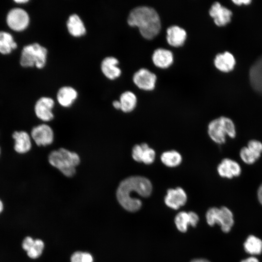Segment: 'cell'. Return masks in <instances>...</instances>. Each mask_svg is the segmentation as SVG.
Returning <instances> with one entry per match:
<instances>
[{
	"mask_svg": "<svg viewBox=\"0 0 262 262\" xmlns=\"http://www.w3.org/2000/svg\"><path fill=\"white\" fill-rule=\"evenodd\" d=\"M152 186L147 178L133 176L128 177L119 183L116 192V196L120 205L126 210L135 212L141 207L142 201L134 196L146 197L149 196Z\"/></svg>",
	"mask_w": 262,
	"mask_h": 262,
	"instance_id": "1",
	"label": "cell"
},
{
	"mask_svg": "<svg viewBox=\"0 0 262 262\" xmlns=\"http://www.w3.org/2000/svg\"><path fill=\"white\" fill-rule=\"evenodd\" d=\"M127 22L131 26L137 27L141 34L147 39L156 36L161 28L158 13L148 6H141L133 8L128 16Z\"/></svg>",
	"mask_w": 262,
	"mask_h": 262,
	"instance_id": "2",
	"label": "cell"
},
{
	"mask_svg": "<svg viewBox=\"0 0 262 262\" xmlns=\"http://www.w3.org/2000/svg\"><path fill=\"white\" fill-rule=\"evenodd\" d=\"M48 161L52 166L69 178L75 175L76 168L80 163V158L77 153L61 147L51 151L49 155Z\"/></svg>",
	"mask_w": 262,
	"mask_h": 262,
	"instance_id": "3",
	"label": "cell"
},
{
	"mask_svg": "<svg viewBox=\"0 0 262 262\" xmlns=\"http://www.w3.org/2000/svg\"><path fill=\"white\" fill-rule=\"evenodd\" d=\"M47 55L48 50L45 47L37 43H33L23 48L20 63L25 67L35 66L42 68L46 65Z\"/></svg>",
	"mask_w": 262,
	"mask_h": 262,
	"instance_id": "4",
	"label": "cell"
},
{
	"mask_svg": "<svg viewBox=\"0 0 262 262\" xmlns=\"http://www.w3.org/2000/svg\"><path fill=\"white\" fill-rule=\"evenodd\" d=\"M208 132L213 141L217 144H223L226 135L233 138L236 136L235 127L229 118L221 116L211 121L208 125Z\"/></svg>",
	"mask_w": 262,
	"mask_h": 262,
	"instance_id": "5",
	"label": "cell"
},
{
	"mask_svg": "<svg viewBox=\"0 0 262 262\" xmlns=\"http://www.w3.org/2000/svg\"><path fill=\"white\" fill-rule=\"evenodd\" d=\"M206 219L209 225L213 226L217 224L220 226L221 230L225 233L229 232L234 224L232 212L225 206L220 208H210L206 212Z\"/></svg>",
	"mask_w": 262,
	"mask_h": 262,
	"instance_id": "6",
	"label": "cell"
},
{
	"mask_svg": "<svg viewBox=\"0 0 262 262\" xmlns=\"http://www.w3.org/2000/svg\"><path fill=\"white\" fill-rule=\"evenodd\" d=\"M8 26L15 31H22L26 29L30 23V17L27 12L19 8L11 10L6 17Z\"/></svg>",
	"mask_w": 262,
	"mask_h": 262,
	"instance_id": "7",
	"label": "cell"
},
{
	"mask_svg": "<svg viewBox=\"0 0 262 262\" xmlns=\"http://www.w3.org/2000/svg\"><path fill=\"white\" fill-rule=\"evenodd\" d=\"M31 136L35 144L38 146L49 145L53 141V130L49 125L42 124L33 127Z\"/></svg>",
	"mask_w": 262,
	"mask_h": 262,
	"instance_id": "8",
	"label": "cell"
},
{
	"mask_svg": "<svg viewBox=\"0 0 262 262\" xmlns=\"http://www.w3.org/2000/svg\"><path fill=\"white\" fill-rule=\"evenodd\" d=\"M156 75L149 70L142 68L133 75V81L139 88L145 90H152L155 86Z\"/></svg>",
	"mask_w": 262,
	"mask_h": 262,
	"instance_id": "9",
	"label": "cell"
},
{
	"mask_svg": "<svg viewBox=\"0 0 262 262\" xmlns=\"http://www.w3.org/2000/svg\"><path fill=\"white\" fill-rule=\"evenodd\" d=\"M54 106V101L52 98L47 97L40 98L34 105L36 116L43 121L51 120L54 117L52 111Z\"/></svg>",
	"mask_w": 262,
	"mask_h": 262,
	"instance_id": "10",
	"label": "cell"
},
{
	"mask_svg": "<svg viewBox=\"0 0 262 262\" xmlns=\"http://www.w3.org/2000/svg\"><path fill=\"white\" fill-rule=\"evenodd\" d=\"M187 196L184 190L181 187L169 189L164 197V202L167 206L174 210H177L184 205Z\"/></svg>",
	"mask_w": 262,
	"mask_h": 262,
	"instance_id": "11",
	"label": "cell"
},
{
	"mask_svg": "<svg viewBox=\"0 0 262 262\" xmlns=\"http://www.w3.org/2000/svg\"><path fill=\"white\" fill-rule=\"evenodd\" d=\"M209 14L213 18L215 24L218 26H223L231 20L232 12L218 2H215L212 5Z\"/></svg>",
	"mask_w": 262,
	"mask_h": 262,
	"instance_id": "12",
	"label": "cell"
},
{
	"mask_svg": "<svg viewBox=\"0 0 262 262\" xmlns=\"http://www.w3.org/2000/svg\"><path fill=\"white\" fill-rule=\"evenodd\" d=\"M199 221L198 215L194 212H179L175 216L174 222L177 229L181 232H185L190 225L196 227Z\"/></svg>",
	"mask_w": 262,
	"mask_h": 262,
	"instance_id": "13",
	"label": "cell"
},
{
	"mask_svg": "<svg viewBox=\"0 0 262 262\" xmlns=\"http://www.w3.org/2000/svg\"><path fill=\"white\" fill-rule=\"evenodd\" d=\"M217 169L221 177L228 179L238 177L241 173V168L238 163L229 158L222 160Z\"/></svg>",
	"mask_w": 262,
	"mask_h": 262,
	"instance_id": "14",
	"label": "cell"
},
{
	"mask_svg": "<svg viewBox=\"0 0 262 262\" xmlns=\"http://www.w3.org/2000/svg\"><path fill=\"white\" fill-rule=\"evenodd\" d=\"M118 63V60L115 57L108 56L104 58L100 65L103 74L111 80L118 78L121 74L120 68L117 66Z\"/></svg>",
	"mask_w": 262,
	"mask_h": 262,
	"instance_id": "15",
	"label": "cell"
},
{
	"mask_svg": "<svg viewBox=\"0 0 262 262\" xmlns=\"http://www.w3.org/2000/svg\"><path fill=\"white\" fill-rule=\"evenodd\" d=\"M15 140L14 148L18 153L24 154L29 151L32 147L31 138L25 131H15L12 134Z\"/></svg>",
	"mask_w": 262,
	"mask_h": 262,
	"instance_id": "16",
	"label": "cell"
},
{
	"mask_svg": "<svg viewBox=\"0 0 262 262\" xmlns=\"http://www.w3.org/2000/svg\"><path fill=\"white\" fill-rule=\"evenodd\" d=\"M187 33L184 29L177 26L172 25L166 30V40L168 43L175 47H180L186 40Z\"/></svg>",
	"mask_w": 262,
	"mask_h": 262,
	"instance_id": "17",
	"label": "cell"
},
{
	"mask_svg": "<svg viewBox=\"0 0 262 262\" xmlns=\"http://www.w3.org/2000/svg\"><path fill=\"white\" fill-rule=\"evenodd\" d=\"M152 60L156 66L165 68L172 64L173 54L169 50L159 48L154 50L152 56Z\"/></svg>",
	"mask_w": 262,
	"mask_h": 262,
	"instance_id": "18",
	"label": "cell"
},
{
	"mask_svg": "<svg viewBox=\"0 0 262 262\" xmlns=\"http://www.w3.org/2000/svg\"><path fill=\"white\" fill-rule=\"evenodd\" d=\"M66 27L69 34L75 37L83 36L86 32L84 23L76 14H72L68 17Z\"/></svg>",
	"mask_w": 262,
	"mask_h": 262,
	"instance_id": "19",
	"label": "cell"
},
{
	"mask_svg": "<svg viewBox=\"0 0 262 262\" xmlns=\"http://www.w3.org/2000/svg\"><path fill=\"white\" fill-rule=\"evenodd\" d=\"M56 96L57 101L60 105L64 107H69L77 98L78 92L72 87L65 86L59 89Z\"/></svg>",
	"mask_w": 262,
	"mask_h": 262,
	"instance_id": "20",
	"label": "cell"
},
{
	"mask_svg": "<svg viewBox=\"0 0 262 262\" xmlns=\"http://www.w3.org/2000/svg\"><path fill=\"white\" fill-rule=\"evenodd\" d=\"M249 78L253 88L262 94V57L252 66L249 71Z\"/></svg>",
	"mask_w": 262,
	"mask_h": 262,
	"instance_id": "21",
	"label": "cell"
},
{
	"mask_svg": "<svg viewBox=\"0 0 262 262\" xmlns=\"http://www.w3.org/2000/svg\"><path fill=\"white\" fill-rule=\"evenodd\" d=\"M214 64L218 70L224 72H228L234 68L235 60L232 54L226 51L216 55Z\"/></svg>",
	"mask_w": 262,
	"mask_h": 262,
	"instance_id": "22",
	"label": "cell"
},
{
	"mask_svg": "<svg viewBox=\"0 0 262 262\" xmlns=\"http://www.w3.org/2000/svg\"><path fill=\"white\" fill-rule=\"evenodd\" d=\"M120 110L125 113L133 110L136 105L137 98L135 95L131 91H126L120 96Z\"/></svg>",
	"mask_w": 262,
	"mask_h": 262,
	"instance_id": "23",
	"label": "cell"
},
{
	"mask_svg": "<svg viewBox=\"0 0 262 262\" xmlns=\"http://www.w3.org/2000/svg\"><path fill=\"white\" fill-rule=\"evenodd\" d=\"M244 247L249 254L259 255L262 252V241L254 235H249L244 244Z\"/></svg>",
	"mask_w": 262,
	"mask_h": 262,
	"instance_id": "24",
	"label": "cell"
},
{
	"mask_svg": "<svg viewBox=\"0 0 262 262\" xmlns=\"http://www.w3.org/2000/svg\"><path fill=\"white\" fill-rule=\"evenodd\" d=\"M16 47L17 44L11 34L5 32H0V52L1 54H9Z\"/></svg>",
	"mask_w": 262,
	"mask_h": 262,
	"instance_id": "25",
	"label": "cell"
},
{
	"mask_svg": "<svg viewBox=\"0 0 262 262\" xmlns=\"http://www.w3.org/2000/svg\"><path fill=\"white\" fill-rule=\"evenodd\" d=\"M162 162L168 167H175L181 162L182 157L180 153L176 150L164 152L161 156Z\"/></svg>",
	"mask_w": 262,
	"mask_h": 262,
	"instance_id": "26",
	"label": "cell"
},
{
	"mask_svg": "<svg viewBox=\"0 0 262 262\" xmlns=\"http://www.w3.org/2000/svg\"><path fill=\"white\" fill-rule=\"evenodd\" d=\"M44 248V243L40 239L33 240L25 249L28 256L31 259L39 257Z\"/></svg>",
	"mask_w": 262,
	"mask_h": 262,
	"instance_id": "27",
	"label": "cell"
},
{
	"mask_svg": "<svg viewBox=\"0 0 262 262\" xmlns=\"http://www.w3.org/2000/svg\"><path fill=\"white\" fill-rule=\"evenodd\" d=\"M143 149L142 157V162L146 164H152L155 158V152L150 148L147 143H142L140 145Z\"/></svg>",
	"mask_w": 262,
	"mask_h": 262,
	"instance_id": "28",
	"label": "cell"
},
{
	"mask_svg": "<svg viewBox=\"0 0 262 262\" xmlns=\"http://www.w3.org/2000/svg\"><path fill=\"white\" fill-rule=\"evenodd\" d=\"M71 262H93L92 256L89 253L82 251L74 252L70 258Z\"/></svg>",
	"mask_w": 262,
	"mask_h": 262,
	"instance_id": "29",
	"label": "cell"
},
{
	"mask_svg": "<svg viewBox=\"0 0 262 262\" xmlns=\"http://www.w3.org/2000/svg\"><path fill=\"white\" fill-rule=\"evenodd\" d=\"M240 156L244 163L249 164L254 163L259 159L247 147L242 148Z\"/></svg>",
	"mask_w": 262,
	"mask_h": 262,
	"instance_id": "30",
	"label": "cell"
},
{
	"mask_svg": "<svg viewBox=\"0 0 262 262\" xmlns=\"http://www.w3.org/2000/svg\"><path fill=\"white\" fill-rule=\"evenodd\" d=\"M247 147L258 158H260L262 152V143L261 142L256 140H250Z\"/></svg>",
	"mask_w": 262,
	"mask_h": 262,
	"instance_id": "31",
	"label": "cell"
},
{
	"mask_svg": "<svg viewBox=\"0 0 262 262\" xmlns=\"http://www.w3.org/2000/svg\"><path fill=\"white\" fill-rule=\"evenodd\" d=\"M143 149L140 145H135L132 149V157L137 162H142Z\"/></svg>",
	"mask_w": 262,
	"mask_h": 262,
	"instance_id": "32",
	"label": "cell"
},
{
	"mask_svg": "<svg viewBox=\"0 0 262 262\" xmlns=\"http://www.w3.org/2000/svg\"><path fill=\"white\" fill-rule=\"evenodd\" d=\"M232 1L238 5H241L242 4L247 5L249 4L251 1L249 0H232Z\"/></svg>",
	"mask_w": 262,
	"mask_h": 262,
	"instance_id": "33",
	"label": "cell"
},
{
	"mask_svg": "<svg viewBox=\"0 0 262 262\" xmlns=\"http://www.w3.org/2000/svg\"><path fill=\"white\" fill-rule=\"evenodd\" d=\"M257 196L259 202L262 205V183L260 185L258 189Z\"/></svg>",
	"mask_w": 262,
	"mask_h": 262,
	"instance_id": "34",
	"label": "cell"
},
{
	"mask_svg": "<svg viewBox=\"0 0 262 262\" xmlns=\"http://www.w3.org/2000/svg\"><path fill=\"white\" fill-rule=\"evenodd\" d=\"M241 262H260L259 260L255 257H250L244 260Z\"/></svg>",
	"mask_w": 262,
	"mask_h": 262,
	"instance_id": "35",
	"label": "cell"
},
{
	"mask_svg": "<svg viewBox=\"0 0 262 262\" xmlns=\"http://www.w3.org/2000/svg\"><path fill=\"white\" fill-rule=\"evenodd\" d=\"M113 106L116 109H121V105L119 100H114L113 102Z\"/></svg>",
	"mask_w": 262,
	"mask_h": 262,
	"instance_id": "36",
	"label": "cell"
},
{
	"mask_svg": "<svg viewBox=\"0 0 262 262\" xmlns=\"http://www.w3.org/2000/svg\"><path fill=\"white\" fill-rule=\"evenodd\" d=\"M190 262H211L205 259L197 258V259L192 260Z\"/></svg>",
	"mask_w": 262,
	"mask_h": 262,
	"instance_id": "37",
	"label": "cell"
},
{
	"mask_svg": "<svg viewBox=\"0 0 262 262\" xmlns=\"http://www.w3.org/2000/svg\"><path fill=\"white\" fill-rule=\"evenodd\" d=\"M15 1L18 3H23L27 2L29 1V0H15Z\"/></svg>",
	"mask_w": 262,
	"mask_h": 262,
	"instance_id": "38",
	"label": "cell"
},
{
	"mask_svg": "<svg viewBox=\"0 0 262 262\" xmlns=\"http://www.w3.org/2000/svg\"><path fill=\"white\" fill-rule=\"evenodd\" d=\"M3 208V204L2 201L0 199V213H1V212L2 211Z\"/></svg>",
	"mask_w": 262,
	"mask_h": 262,
	"instance_id": "39",
	"label": "cell"
},
{
	"mask_svg": "<svg viewBox=\"0 0 262 262\" xmlns=\"http://www.w3.org/2000/svg\"><path fill=\"white\" fill-rule=\"evenodd\" d=\"M0 153H1V149H0Z\"/></svg>",
	"mask_w": 262,
	"mask_h": 262,
	"instance_id": "40",
	"label": "cell"
}]
</instances>
